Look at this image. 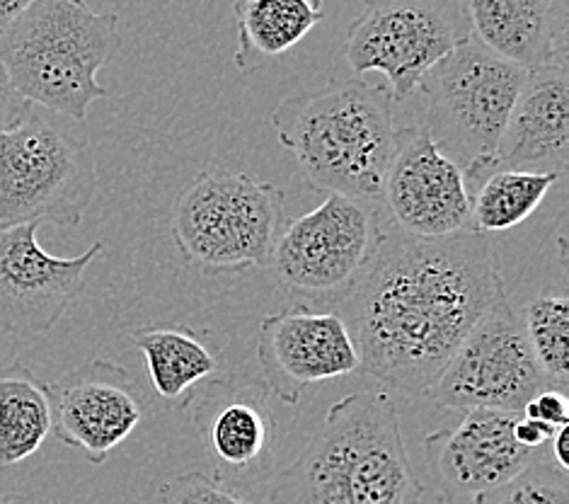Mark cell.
I'll return each instance as SVG.
<instances>
[{
  "label": "cell",
  "mask_w": 569,
  "mask_h": 504,
  "mask_svg": "<svg viewBox=\"0 0 569 504\" xmlns=\"http://www.w3.org/2000/svg\"><path fill=\"white\" fill-rule=\"evenodd\" d=\"M507 298L492 245L478 230L386 236L351 304L359 374L386 393L425 398L485 313Z\"/></svg>",
  "instance_id": "obj_1"
},
{
  "label": "cell",
  "mask_w": 569,
  "mask_h": 504,
  "mask_svg": "<svg viewBox=\"0 0 569 504\" xmlns=\"http://www.w3.org/2000/svg\"><path fill=\"white\" fill-rule=\"evenodd\" d=\"M425 485L396 401L361 391L337 401L291 466L269 478V504H419Z\"/></svg>",
  "instance_id": "obj_2"
},
{
  "label": "cell",
  "mask_w": 569,
  "mask_h": 504,
  "mask_svg": "<svg viewBox=\"0 0 569 504\" xmlns=\"http://www.w3.org/2000/svg\"><path fill=\"white\" fill-rule=\"evenodd\" d=\"M269 125L310 187L381 207L398 134L396 100L388 86L361 78L332 80L291 95L269 117Z\"/></svg>",
  "instance_id": "obj_3"
},
{
  "label": "cell",
  "mask_w": 569,
  "mask_h": 504,
  "mask_svg": "<svg viewBox=\"0 0 569 504\" xmlns=\"http://www.w3.org/2000/svg\"><path fill=\"white\" fill-rule=\"evenodd\" d=\"M121 49L114 12H94L86 0H32L0 30V63L30 105L83 121L107 98L100 68Z\"/></svg>",
  "instance_id": "obj_4"
},
{
  "label": "cell",
  "mask_w": 569,
  "mask_h": 504,
  "mask_svg": "<svg viewBox=\"0 0 569 504\" xmlns=\"http://www.w3.org/2000/svg\"><path fill=\"white\" fill-rule=\"evenodd\" d=\"M526 76L470 34L417 86L419 127L463 170L468 189L492 170Z\"/></svg>",
  "instance_id": "obj_5"
},
{
  "label": "cell",
  "mask_w": 569,
  "mask_h": 504,
  "mask_svg": "<svg viewBox=\"0 0 569 504\" xmlns=\"http://www.w3.org/2000/svg\"><path fill=\"white\" fill-rule=\"evenodd\" d=\"M283 228V192L250 172L204 170L174 199L170 238L209 275L269 267Z\"/></svg>",
  "instance_id": "obj_6"
},
{
  "label": "cell",
  "mask_w": 569,
  "mask_h": 504,
  "mask_svg": "<svg viewBox=\"0 0 569 504\" xmlns=\"http://www.w3.org/2000/svg\"><path fill=\"white\" fill-rule=\"evenodd\" d=\"M94 192L98 168L88 141L57 119L32 112L0 134V230L78 226Z\"/></svg>",
  "instance_id": "obj_7"
},
{
  "label": "cell",
  "mask_w": 569,
  "mask_h": 504,
  "mask_svg": "<svg viewBox=\"0 0 569 504\" xmlns=\"http://www.w3.org/2000/svg\"><path fill=\"white\" fill-rule=\"evenodd\" d=\"M378 204L328 195L281 228L272 263L283 289L322 304L349 302L386 240Z\"/></svg>",
  "instance_id": "obj_8"
},
{
  "label": "cell",
  "mask_w": 569,
  "mask_h": 504,
  "mask_svg": "<svg viewBox=\"0 0 569 504\" xmlns=\"http://www.w3.org/2000/svg\"><path fill=\"white\" fill-rule=\"evenodd\" d=\"M468 37L460 0H363L347 30V61L357 76H386L392 100L402 102Z\"/></svg>",
  "instance_id": "obj_9"
},
{
  "label": "cell",
  "mask_w": 569,
  "mask_h": 504,
  "mask_svg": "<svg viewBox=\"0 0 569 504\" xmlns=\"http://www.w3.org/2000/svg\"><path fill=\"white\" fill-rule=\"evenodd\" d=\"M546 388L550 384L528 347L521 310L507 296L470 330L425 398L441 411L521 415L523 405Z\"/></svg>",
  "instance_id": "obj_10"
},
{
  "label": "cell",
  "mask_w": 569,
  "mask_h": 504,
  "mask_svg": "<svg viewBox=\"0 0 569 504\" xmlns=\"http://www.w3.org/2000/svg\"><path fill=\"white\" fill-rule=\"evenodd\" d=\"M262 378L221 372L187 398L189 417L228 487L267 481L274 463L277 422Z\"/></svg>",
  "instance_id": "obj_11"
},
{
  "label": "cell",
  "mask_w": 569,
  "mask_h": 504,
  "mask_svg": "<svg viewBox=\"0 0 569 504\" xmlns=\"http://www.w3.org/2000/svg\"><path fill=\"white\" fill-rule=\"evenodd\" d=\"M39 224L0 230V333L47 335L83 294L86 271L104 243L76 257L49 255L37 240Z\"/></svg>",
  "instance_id": "obj_12"
},
{
  "label": "cell",
  "mask_w": 569,
  "mask_h": 504,
  "mask_svg": "<svg viewBox=\"0 0 569 504\" xmlns=\"http://www.w3.org/2000/svg\"><path fill=\"white\" fill-rule=\"evenodd\" d=\"M257 364L269 393L298 407L310 386L359 374V349L342 316L296 306L262 318Z\"/></svg>",
  "instance_id": "obj_13"
},
{
  "label": "cell",
  "mask_w": 569,
  "mask_h": 504,
  "mask_svg": "<svg viewBox=\"0 0 569 504\" xmlns=\"http://www.w3.org/2000/svg\"><path fill=\"white\" fill-rule=\"evenodd\" d=\"M381 207L402 234L446 238L470 228L466 175L419 127H398L386 170Z\"/></svg>",
  "instance_id": "obj_14"
},
{
  "label": "cell",
  "mask_w": 569,
  "mask_h": 504,
  "mask_svg": "<svg viewBox=\"0 0 569 504\" xmlns=\"http://www.w3.org/2000/svg\"><path fill=\"white\" fill-rule=\"evenodd\" d=\"M47 386L51 432L100 466L143 419L137 386L124 366L92 359Z\"/></svg>",
  "instance_id": "obj_15"
},
{
  "label": "cell",
  "mask_w": 569,
  "mask_h": 504,
  "mask_svg": "<svg viewBox=\"0 0 569 504\" xmlns=\"http://www.w3.org/2000/svg\"><path fill=\"white\" fill-rule=\"evenodd\" d=\"M519 417L499 411H468L456 427L427 434V466L446 500L451 504L472 502L540 458V452H528L513 437Z\"/></svg>",
  "instance_id": "obj_16"
},
{
  "label": "cell",
  "mask_w": 569,
  "mask_h": 504,
  "mask_svg": "<svg viewBox=\"0 0 569 504\" xmlns=\"http://www.w3.org/2000/svg\"><path fill=\"white\" fill-rule=\"evenodd\" d=\"M567 63L569 59L555 61L526 76L492 168L565 177L569 162Z\"/></svg>",
  "instance_id": "obj_17"
},
{
  "label": "cell",
  "mask_w": 569,
  "mask_h": 504,
  "mask_svg": "<svg viewBox=\"0 0 569 504\" xmlns=\"http://www.w3.org/2000/svg\"><path fill=\"white\" fill-rule=\"evenodd\" d=\"M470 34L497 57L538 71L569 59V0H460Z\"/></svg>",
  "instance_id": "obj_18"
},
{
  "label": "cell",
  "mask_w": 569,
  "mask_h": 504,
  "mask_svg": "<svg viewBox=\"0 0 569 504\" xmlns=\"http://www.w3.org/2000/svg\"><path fill=\"white\" fill-rule=\"evenodd\" d=\"M148 366L153 388L166 401L184 395L223 372V357L207 330L184 325H148L129 335Z\"/></svg>",
  "instance_id": "obj_19"
},
{
  "label": "cell",
  "mask_w": 569,
  "mask_h": 504,
  "mask_svg": "<svg viewBox=\"0 0 569 504\" xmlns=\"http://www.w3.org/2000/svg\"><path fill=\"white\" fill-rule=\"evenodd\" d=\"M236 68L254 71L260 59H274L296 47L325 18L322 0H236Z\"/></svg>",
  "instance_id": "obj_20"
},
{
  "label": "cell",
  "mask_w": 569,
  "mask_h": 504,
  "mask_svg": "<svg viewBox=\"0 0 569 504\" xmlns=\"http://www.w3.org/2000/svg\"><path fill=\"white\" fill-rule=\"evenodd\" d=\"M51 434L47 386L22 362L0 369V468L34 456Z\"/></svg>",
  "instance_id": "obj_21"
},
{
  "label": "cell",
  "mask_w": 569,
  "mask_h": 504,
  "mask_svg": "<svg viewBox=\"0 0 569 504\" xmlns=\"http://www.w3.org/2000/svg\"><path fill=\"white\" fill-rule=\"evenodd\" d=\"M560 175L492 168L470 187V228L478 234H505L540 207Z\"/></svg>",
  "instance_id": "obj_22"
},
{
  "label": "cell",
  "mask_w": 569,
  "mask_h": 504,
  "mask_svg": "<svg viewBox=\"0 0 569 504\" xmlns=\"http://www.w3.org/2000/svg\"><path fill=\"white\" fill-rule=\"evenodd\" d=\"M528 347L550 388L569 384V302L567 294H540L521 313Z\"/></svg>",
  "instance_id": "obj_23"
},
{
  "label": "cell",
  "mask_w": 569,
  "mask_h": 504,
  "mask_svg": "<svg viewBox=\"0 0 569 504\" xmlns=\"http://www.w3.org/2000/svg\"><path fill=\"white\" fill-rule=\"evenodd\" d=\"M476 504H569L567 471L536 458L505 485L476 497Z\"/></svg>",
  "instance_id": "obj_24"
},
{
  "label": "cell",
  "mask_w": 569,
  "mask_h": 504,
  "mask_svg": "<svg viewBox=\"0 0 569 504\" xmlns=\"http://www.w3.org/2000/svg\"><path fill=\"white\" fill-rule=\"evenodd\" d=\"M156 504H250L213 473L187 471L160 485Z\"/></svg>",
  "instance_id": "obj_25"
},
{
  "label": "cell",
  "mask_w": 569,
  "mask_h": 504,
  "mask_svg": "<svg viewBox=\"0 0 569 504\" xmlns=\"http://www.w3.org/2000/svg\"><path fill=\"white\" fill-rule=\"evenodd\" d=\"M521 415L546 422V425H550L555 429L569 427V401H567L565 391L546 388V391L536 393L533 398L523 405Z\"/></svg>",
  "instance_id": "obj_26"
},
{
  "label": "cell",
  "mask_w": 569,
  "mask_h": 504,
  "mask_svg": "<svg viewBox=\"0 0 569 504\" xmlns=\"http://www.w3.org/2000/svg\"><path fill=\"white\" fill-rule=\"evenodd\" d=\"M34 112V105L27 102L10 83L3 63H0V134L20 127L22 121Z\"/></svg>",
  "instance_id": "obj_27"
},
{
  "label": "cell",
  "mask_w": 569,
  "mask_h": 504,
  "mask_svg": "<svg viewBox=\"0 0 569 504\" xmlns=\"http://www.w3.org/2000/svg\"><path fill=\"white\" fill-rule=\"evenodd\" d=\"M555 432H558V429L546 425V422L521 415L517 419V427H513V437H517V442L523 448H528V452H540V448L552 442Z\"/></svg>",
  "instance_id": "obj_28"
},
{
  "label": "cell",
  "mask_w": 569,
  "mask_h": 504,
  "mask_svg": "<svg viewBox=\"0 0 569 504\" xmlns=\"http://www.w3.org/2000/svg\"><path fill=\"white\" fill-rule=\"evenodd\" d=\"M552 446V458H555V466L569 471V456H567V446H569V427H560L555 432V437L550 442Z\"/></svg>",
  "instance_id": "obj_29"
},
{
  "label": "cell",
  "mask_w": 569,
  "mask_h": 504,
  "mask_svg": "<svg viewBox=\"0 0 569 504\" xmlns=\"http://www.w3.org/2000/svg\"><path fill=\"white\" fill-rule=\"evenodd\" d=\"M32 0H0V30L16 20Z\"/></svg>",
  "instance_id": "obj_30"
},
{
  "label": "cell",
  "mask_w": 569,
  "mask_h": 504,
  "mask_svg": "<svg viewBox=\"0 0 569 504\" xmlns=\"http://www.w3.org/2000/svg\"><path fill=\"white\" fill-rule=\"evenodd\" d=\"M0 504H12V497L6 495V493H0Z\"/></svg>",
  "instance_id": "obj_31"
},
{
  "label": "cell",
  "mask_w": 569,
  "mask_h": 504,
  "mask_svg": "<svg viewBox=\"0 0 569 504\" xmlns=\"http://www.w3.org/2000/svg\"><path fill=\"white\" fill-rule=\"evenodd\" d=\"M470 504H476V500H472V502H470Z\"/></svg>",
  "instance_id": "obj_32"
}]
</instances>
